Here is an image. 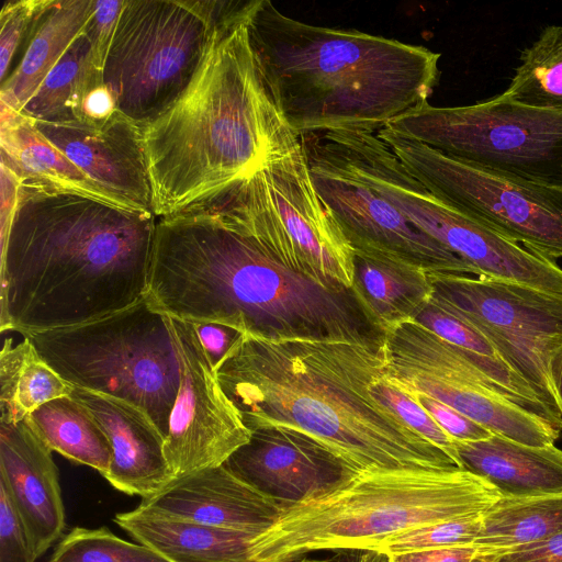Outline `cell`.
<instances>
[{
	"mask_svg": "<svg viewBox=\"0 0 562 562\" xmlns=\"http://www.w3.org/2000/svg\"><path fill=\"white\" fill-rule=\"evenodd\" d=\"M147 300L168 316L271 341L381 349L385 336L352 289H327L286 268L210 196L158 218Z\"/></svg>",
	"mask_w": 562,
	"mask_h": 562,
	"instance_id": "cell-1",
	"label": "cell"
},
{
	"mask_svg": "<svg viewBox=\"0 0 562 562\" xmlns=\"http://www.w3.org/2000/svg\"><path fill=\"white\" fill-rule=\"evenodd\" d=\"M157 222L153 212L21 182L1 239V330L72 327L143 301Z\"/></svg>",
	"mask_w": 562,
	"mask_h": 562,
	"instance_id": "cell-2",
	"label": "cell"
},
{
	"mask_svg": "<svg viewBox=\"0 0 562 562\" xmlns=\"http://www.w3.org/2000/svg\"><path fill=\"white\" fill-rule=\"evenodd\" d=\"M215 373L249 431L269 426L301 430L355 473L459 468L373 394V383L385 373L381 349L244 334Z\"/></svg>",
	"mask_w": 562,
	"mask_h": 562,
	"instance_id": "cell-3",
	"label": "cell"
},
{
	"mask_svg": "<svg viewBox=\"0 0 562 562\" xmlns=\"http://www.w3.org/2000/svg\"><path fill=\"white\" fill-rule=\"evenodd\" d=\"M247 30L266 91L297 136L378 132L428 102L439 80V53L301 22L270 0H257Z\"/></svg>",
	"mask_w": 562,
	"mask_h": 562,
	"instance_id": "cell-4",
	"label": "cell"
},
{
	"mask_svg": "<svg viewBox=\"0 0 562 562\" xmlns=\"http://www.w3.org/2000/svg\"><path fill=\"white\" fill-rule=\"evenodd\" d=\"M247 21L217 37L179 100L143 128L157 218L250 177L301 145L261 81Z\"/></svg>",
	"mask_w": 562,
	"mask_h": 562,
	"instance_id": "cell-5",
	"label": "cell"
},
{
	"mask_svg": "<svg viewBox=\"0 0 562 562\" xmlns=\"http://www.w3.org/2000/svg\"><path fill=\"white\" fill-rule=\"evenodd\" d=\"M502 495L463 469L355 473L302 502L285 505L251 542L255 562H288L314 551L376 550L404 530L480 516Z\"/></svg>",
	"mask_w": 562,
	"mask_h": 562,
	"instance_id": "cell-6",
	"label": "cell"
},
{
	"mask_svg": "<svg viewBox=\"0 0 562 562\" xmlns=\"http://www.w3.org/2000/svg\"><path fill=\"white\" fill-rule=\"evenodd\" d=\"M23 337L69 384L135 405L167 437L181 361L170 317L147 296L93 322Z\"/></svg>",
	"mask_w": 562,
	"mask_h": 562,
	"instance_id": "cell-7",
	"label": "cell"
},
{
	"mask_svg": "<svg viewBox=\"0 0 562 562\" xmlns=\"http://www.w3.org/2000/svg\"><path fill=\"white\" fill-rule=\"evenodd\" d=\"M210 198L286 268L352 288L353 250L313 184L302 142Z\"/></svg>",
	"mask_w": 562,
	"mask_h": 562,
	"instance_id": "cell-8",
	"label": "cell"
},
{
	"mask_svg": "<svg viewBox=\"0 0 562 562\" xmlns=\"http://www.w3.org/2000/svg\"><path fill=\"white\" fill-rule=\"evenodd\" d=\"M223 35L191 0H125L102 69L116 110L142 128L158 119Z\"/></svg>",
	"mask_w": 562,
	"mask_h": 562,
	"instance_id": "cell-9",
	"label": "cell"
},
{
	"mask_svg": "<svg viewBox=\"0 0 562 562\" xmlns=\"http://www.w3.org/2000/svg\"><path fill=\"white\" fill-rule=\"evenodd\" d=\"M386 127L484 170L562 189V113L496 95L462 106L425 102Z\"/></svg>",
	"mask_w": 562,
	"mask_h": 562,
	"instance_id": "cell-10",
	"label": "cell"
},
{
	"mask_svg": "<svg viewBox=\"0 0 562 562\" xmlns=\"http://www.w3.org/2000/svg\"><path fill=\"white\" fill-rule=\"evenodd\" d=\"M346 173L373 189L420 231L459 256L473 276L562 297V268L464 215L418 180L379 137L351 154Z\"/></svg>",
	"mask_w": 562,
	"mask_h": 562,
	"instance_id": "cell-11",
	"label": "cell"
},
{
	"mask_svg": "<svg viewBox=\"0 0 562 562\" xmlns=\"http://www.w3.org/2000/svg\"><path fill=\"white\" fill-rule=\"evenodd\" d=\"M376 134L445 202L540 257L562 258V189L484 170L386 126Z\"/></svg>",
	"mask_w": 562,
	"mask_h": 562,
	"instance_id": "cell-12",
	"label": "cell"
},
{
	"mask_svg": "<svg viewBox=\"0 0 562 562\" xmlns=\"http://www.w3.org/2000/svg\"><path fill=\"white\" fill-rule=\"evenodd\" d=\"M381 353L385 378L400 390L432 397L495 435L531 446L553 445L560 436L456 346L414 319L385 333Z\"/></svg>",
	"mask_w": 562,
	"mask_h": 562,
	"instance_id": "cell-13",
	"label": "cell"
},
{
	"mask_svg": "<svg viewBox=\"0 0 562 562\" xmlns=\"http://www.w3.org/2000/svg\"><path fill=\"white\" fill-rule=\"evenodd\" d=\"M430 301L477 329L539 400L562 418L548 357L562 337V297L524 284L458 274H428Z\"/></svg>",
	"mask_w": 562,
	"mask_h": 562,
	"instance_id": "cell-14",
	"label": "cell"
},
{
	"mask_svg": "<svg viewBox=\"0 0 562 562\" xmlns=\"http://www.w3.org/2000/svg\"><path fill=\"white\" fill-rule=\"evenodd\" d=\"M169 317L181 361L180 387L165 440L175 479L222 465L249 441L250 431L223 392L193 324Z\"/></svg>",
	"mask_w": 562,
	"mask_h": 562,
	"instance_id": "cell-15",
	"label": "cell"
},
{
	"mask_svg": "<svg viewBox=\"0 0 562 562\" xmlns=\"http://www.w3.org/2000/svg\"><path fill=\"white\" fill-rule=\"evenodd\" d=\"M305 157L318 195L352 250L428 274H473L459 256L420 231L369 186L314 157Z\"/></svg>",
	"mask_w": 562,
	"mask_h": 562,
	"instance_id": "cell-16",
	"label": "cell"
},
{
	"mask_svg": "<svg viewBox=\"0 0 562 562\" xmlns=\"http://www.w3.org/2000/svg\"><path fill=\"white\" fill-rule=\"evenodd\" d=\"M34 124L113 202L154 213L151 179L139 125L119 111L101 122L34 121Z\"/></svg>",
	"mask_w": 562,
	"mask_h": 562,
	"instance_id": "cell-17",
	"label": "cell"
},
{
	"mask_svg": "<svg viewBox=\"0 0 562 562\" xmlns=\"http://www.w3.org/2000/svg\"><path fill=\"white\" fill-rule=\"evenodd\" d=\"M282 506L302 502L355 474L329 448L290 427L250 431V439L222 464Z\"/></svg>",
	"mask_w": 562,
	"mask_h": 562,
	"instance_id": "cell-18",
	"label": "cell"
},
{
	"mask_svg": "<svg viewBox=\"0 0 562 562\" xmlns=\"http://www.w3.org/2000/svg\"><path fill=\"white\" fill-rule=\"evenodd\" d=\"M282 505L224 465L172 479L158 493L142 498L145 513L260 535L279 518Z\"/></svg>",
	"mask_w": 562,
	"mask_h": 562,
	"instance_id": "cell-19",
	"label": "cell"
},
{
	"mask_svg": "<svg viewBox=\"0 0 562 562\" xmlns=\"http://www.w3.org/2000/svg\"><path fill=\"white\" fill-rule=\"evenodd\" d=\"M0 485L41 557L63 535L65 507L52 450L25 419L0 423Z\"/></svg>",
	"mask_w": 562,
	"mask_h": 562,
	"instance_id": "cell-20",
	"label": "cell"
},
{
	"mask_svg": "<svg viewBox=\"0 0 562 562\" xmlns=\"http://www.w3.org/2000/svg\"><path fill=\"white\" fill-rule=\"evenodd\" d=\"M70 396L88 409L110 441L112 462L104 477L113 487L146 498L173 479L166 438L146 413L126 401L76 386Z\"/></svg>",
	"mask_w": 562,
	"mask_h": 562,
	"instance_id": "cell-21",
	"label": "cell"
},
{
	"mask_svg": "<svg viewBox=\"0 0 562 562\" xmlns=\"http://www.w3.org/2000/svg\"><path fill=\"white\" fill-rule=\"evenodd\" d=\"M461 469L492 484L502 497L562 493V450L531 446L493 434L479 441H456Z\"/></svg>",
	"mask_w": 562,
	"mask_h": 562,
	"instance_id": "cell-22",
	"label": "cell"
},
{
	"mask_svg": "<svg viewBox=\"0 0 562 562\" xmlns=\"http://www.w3.org/2000/svg\"><path fill=\"white\" fill-rule=\"evenodd\" d=\"M114 521L170 562H255L250 532L151 515L138 508Z\"/></svg>",
	"mask_w": 562,
	"mask_h": 562,
	"instance_id": "cell-23",
	"label": "cell"
},
{
	"mask_svg": "<svg viewBox=\"0 0 562 562\" xmlns=\"http://www.w3.org/2000/svg\"><path fill=\"white\" fill-rule=\"evenodd\" d=\"M93 0H45L18 66L1 82V104L20 112L67 48L81 34Z\"/></svg>",
	"mask_w": 562,
	"mask_h": 562,
	"instance_id": "cell-24",
	"label": "cell"
},
{
	"mask_svg": "<svg viewBox=\"0 0 562 562\" xmlns=\"http://www.w3.org/2000/svg\"><path fill=\"white\" fill-rule=\"evenodd\" d=\"M351 289L384 334L395 325L414 319L432 294L427 272L358 250H353Z\"/></svg>",
	"mask_w": 562,
	"mask_h": 562,
	"instance_id": "cell-25",
	"label": "cell"
},
{
	"mask_svg": "<svg viewBox=\"0 0 562 562\" xmlns=\"http://www.w3.org/2000/svg\"><path fill=\"white\" fill-rule=\"evenodd\" d=\"M0 115L1 164L20 182L56 186L116 204L40 133L33 120L3 104Z\"/></svg>",
	"mask_w": 562,
	"mask_h": 562,
	"instance_id": "cell-26",
	"label": "cell"
},
{
	"mask_svg": "<svg viewBox=\"0 0 562 562\" xmlns=\"http://www.w3.org/2000/svg\"><path fill=\"white\" fill-rule=\"evenodd\" d=\"M562 531V493L501 497L481 516L473 562L538 542Z\"/></svg>",
	"mask_w": 562,
	"mask_h": 562,
	"instance_id": "cell-27",
	"label": "cell"
},
{
	"mask_svg": "<svg viewBox=\"0 0 562 562\" xmlns=\"http://www.w3.org/2000/svg\"><path fill=\"white\" fill-rule=\"evenodd\" d=\"M103 82L102 69L97 66L91 44L81 32L20 113L40 122L81 121L87 98Z\"/></svg>",
	"mask_w": 562,
	"mask_h": 562,
	"instance_id": "cell-28",
	"label": "cell"
},
{
	"mask_svg": "<svg viewBox=\"0 0 562 562\" xmlns=\"http://www.w3.org/2000/svg\"><path fill=\"white\" fill-rule=\"evenodd\" d=\"M25 420L52 451L103 476L108 473L112 462L110 441L88 409L70 395L43 404Z\"/></svg>",
	"mask_w": 562,
	"mask_h": 562,
	"instance_id": "cell-29",
	"label": "cell"
},
{
	"mask_svg": "<svg viewBox=\"0 0 562 562\" xmlns=\"http://www.w3.org/2000/svg\"><path fill=\"white\" fill-rule=\"evenodd\" d=\"M74 386L38 355L33 344L5 338L0 353V423H19L43 404L69 396Z\"/></svg>",
	"mask_w": 562,
	"mask_h": 562,
	"instance_id": "cell-30",
	"label": "cell"
},
{
	"mask_svg": "<svg viewBox=\"0 0 562 562\" xmlns=\"http://www.w3.org/2000/svg\"><path fill=\"white\" fill-rule=\"evenodd\" d=\"M502 99L562 113V25H549L520 55Z\"/></svg>",
	"mask_w": 562,
	"mask_h": 562,
	"instance_id": "cell-31",
	"label": "cell"
},
{
	"mask_svg": "<svg viewBox=\"0 0 562 562\" xmlns=\"http://www.w3.org/2000/svg\"><path fill=\"white\" fill-rule=\"evenodd\" d=\"M49 562H170L145 544L125 541L108 528H74L56 547Z\"/></svg>",
	"mask_w": 562,
	"mask_h": 562,
	"instance_id": "cell-32",
	"label": "cell"
},
{
	"mask_svg": "<svg viewBox=\"0 0 562 562\" xmlns=\"http://www.w3.org/2000/svg\"><path fill=\"white\" fill-rule=\"evenodd\" d=\"M481 516L432 522L411 528L384 539L376 550L389 554L474 544Z\"/></svg>",
	"mask_w": 562,
	"mask_h": 562,
	"instance_id": "cell-33",
	"label": "cell"
},
{
	"mask_svg": "<svg viewBox=\"0 0 562 562\" xmlns=\"http://www.w3.org/2000/svg\"><path fill=\"white\" fill-rule=\"evenodd\" d=\"M372 391L379 401L394 412L408 427L443 450L459 465L456 441L411 395L392 384L385 378V373L373 383Z\"/></svg>",
	"mask_w": 562,
	"mask_h": 562,
	"instance_id": "cell-34",
	"label": "cell"
},
{
	"mask_svg": "<svg viewBox=\"0 0 562 562\" xmlns=\"http://www.w3.org/2000/svg\"><path fill=\"white\" fill-rule=\"evenodd\" d=\"M45 0L5 1L0 14V80L10 74L13 57L30 33L35 18Z\"/></svg>",
	"mask_w": 562,
	"mask_h": 562,
	"instance_id": "cell-35",
	"label": "cell"
},
{
	"mask_svg": "<svg viewBox=\"0 0 562 562\" xmlns=\"http://www.w3.org/2000/svg\"><path fill=\"white\" fill-rule=\"evenodd\" d=\"M29 532L7 490L0 485V562H35Z\"/></svg>",
	"mask_w": 562,
	"mask_h": 562,
	"instance_id": "cell-36",
	"label": "cell"
},
{
	"mask_svg": "<svg viewBox=\"0 0 562 562\" xmlns=\"http://www.w3.org/2000/svg\"><path fill=\"white\" fill-rule=\"evenodd\" d=\"M125 0H93L83 33L88 37L97 66L103 69Z\"/></svg>",
	"mask_w": 562,
	"mask_h": 562,
	"instance_id": "cell-37",
	"label": "cell"
},
{
	"mask_svg": "<svg viewBox=\"0 0 562 562\" xmlns=\"http://www.w3.org/2000/svg\"><path fill=\"white\" fill-rule=\"evenodd\" d=\"M409 395V394H408ZM454 441H479L493 432L454 408L424 394L411 395Z\"/></svg>",
	"mask_w": 562,
	"mask_h": 562,
	"instance_id": "cell-38",
	"label": "cell"
},
{
	"mask_svg": "<svg viewBox=\"0 0 562 562\" xmlns=\"http://www.w3.org/2000/svg\"><path fill=\"white\" fill-rule=\"evenodd\" d=\"M192 324L214 370L244 335L237 329L218 323Z\"/></svg>",
	"mask_w": 562,
	"mask_h": 562,
	"instance_id": "cell-39",
	"label": "cell"
},
{
	"mask_svg": "<svg viewBox=\"0 0 562 562\" xmlns=\"http://www.w3.org/2000/svg\"><path fill=\"white\" fill-rule=\"evenodd\" d=\"M482 562H562V531Z\"/></svg>",
	"mask_w": 562,
	"mask_h": 562,
	"instance_id": "cell-40",
	"label": "cell"
},
{
	"mask_svg": "<svg viewBox=\"0 0 562 562\" xmlns=\"http://www.w3.org/2000/svg\"><path fill=\"white\" fill-rule=\"evenodd\" d=\"M390 555L393 562H473L476 548L474 544L456 546Z\"/></svg>",
	"mask_w": 562,
	"mask_h": 562,
	"instance_id": "cell-41",
	"label": "cell"
},
{
	"mask_svg": "<svg viewBox=\"0 0 562 562\" xmlns=\"http://www.w3.org/2000/svg\"><path fill=\"white\" fill-rule=\"evenodd\" d=\"M548 374L562 416V337L553 345L548 357Z\"/></svg>",
	"mask_w": 562,
	"mask_h": 562,
	"instance_id": "cell-42",
	"label": "cell"
},
{
	"mask_svg": "<svg viewBox=\"0 0 562 562\" xmlns=\"http://www.w3.org/2000/svg\"><path fill=\"white\" fill-rule=\"evenodd\" d=\"M361 550H337L327 559L314 560L304 557L305 562H357Z\"/></svg>",
	"mask_w": 562,
	"mask_h": 562,
	"instance_id": "cell-43",
	"label": "cell"
},
{
	"mask_svg": "<svg viewBox=\"0 0 562 562\" xmlns=\"http://www.w3.org/2000/svg\"><path fill=\"white\" fill-rule=\"evenodd\" d=\"M357 562H393L392 557L379 550H361Z\"/></svg>",
	"mask_w": 562,
	"mask_h": 562,
	"instance_id": "cell-44",
	"label": "cell"
},
{
	"mask_svg": "<svg viewBox=\"0 0 562 562\" xmlns=\"http://www.w3.org/2000/svg\"><path fill=\"white\" fill-rule=\"evenodd\" d=\"M288 562H305V559H304V557H302V558H299V559H295V560H291V561H288Z\"/></svg>",
	"mask_w": 562,
	"mask_h": 562,
	"instance_id": "cell-45",
	"label": "cell"
}]
</instances>
